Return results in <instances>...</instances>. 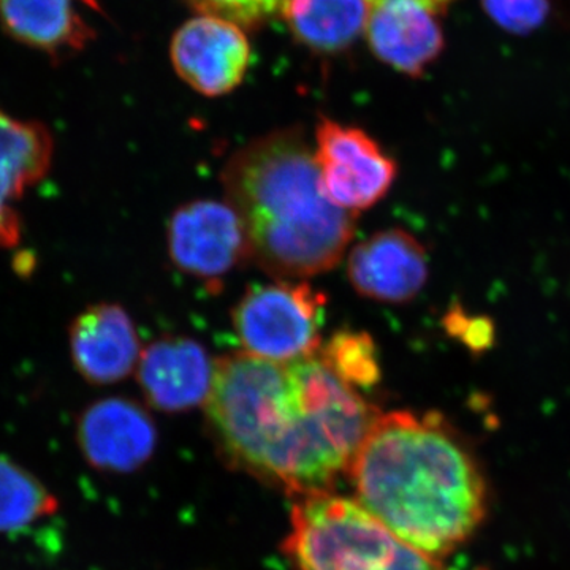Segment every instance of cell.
<instances>
[{
    "mask_svg": "<svg viewBox=\"0 0 570 570\" xmlns=\"http://www.w3.org/2000/svg\"><path fill=\"white\" fill-rule=\"evenodd\" d=\"M419 2H422L423 6L428 7L431 11H442L445 9V7L449 6L452 0H419Z\"/></svg>",
    "mask_w": 570,
    "mask_h": 570,
    "instance_id": "cell-22",
    "label": "cell"
},
{
    "mask_svg": "<svg viewBox=\"0 0 570 570\" xmlns=\"http://www.w3.org/2000/svg\"><path fill=\"white\" fill-rule=\"evenodd\" d=\"M346 478L371 517L434 558L466 543L489 517L482 464L438 412L379 415Z\"/></svg>",
    "mask_w": 570,
    "mask_h": 570,
    "instance_id": "cell-2",
    "label": "cell"
},
{
    "mask_svg": "<svg viewBox=\"0 0 570 570\" xmlns=\"http://www.w3.org/2000/svg\"><path fill=\"white\" fill-rule=\"evenodd\" d=\"M284 551L296 570H445L352 499L332 491L298 498Z\"/></svg>",
    "mask_w": 570,
    "mask_h": 570,
    "instance_id": "cell-4",
    "label": "cell"
},
{
    "mask_svg": "<svg viewBox=\"0 0 570 570\" xmlns=\"http://www.w3.org/2000/svg\"><path fill=\"white\" fill-rule=\"evenodd\" d=\"M366 29L374 55L409 77L422 75L444 48L434 11L419 0H374Z\"/></svg>",
    "mask_w": 570,
    "mask_h": 570,
    "instance_id": "cell-13",
    "label": "cell"
},
{
    "mask_svg": "<svg viewBox=\"0 0 570 570\" xmlns=\"http://www.w3.org/2000/svg\"><path fill=\"white\" fill-rule=\"evenodd\" d=\"M317 355L352 389H371L381 382V360L370 333L341 330L322 344Z\"/></svg>",
    "mask_w": 570,
    "mask_h": 570,
    "instance_id": "cell-17",
    "label": "cell"
},
{
    "mask_svg": "<svg viewBox=\"0 0 570 570\" xmlns=\"http://www.w3.org/2000/svg\"><path fill=\"white\" fill-rule=\"evenodd\" d=\"M170 55L179 77L206 97L234 91L250 63L249 41L238 24L208 14L175 33Z\"/></svg>",
    "mask_w": 570,
    "mask_h": 570,
    "instance_id": "cell-8",
    "label": "cell"
},
{
    "mask_svg": "<svg viewBox=\"0 0 570 570\" xmlns=\"http://www.w3.org/2000/svg\"><path fill=\"white\" fill-rule=\"evenodd\" d=\"M205 409L232 466L298 498L347 475L382 414L318 355L273 362L246 352L216 360Z\"/></svg>",
    "mask_w": 570,
    "mask_h": 570,
    "instance_id": "cell-1",
    "label": "cell"
},
{
    "mask_svg": "<svg viewBox=\"0 0 570 570\" xmlns=\"http://www.w3.org/2000/svg\"><path fill=\"white\" fill-rule=\"evenodd\" d=\"M58 509V498L33 472L0 455V534L28 530Z\"/></svg>",
    "mask_w": 570,
    "mask_h": 570,
    "instance_id": "cell-16",
    "label": "cell"
},
{
    "mask_svg": "<svg viewBox=\"0 0 570 570\" xmlns=\"http://www.w3.org/2000/svg\"><path fill=\"white\" fill-rule=\"evenodd\" d=\"M75 370L94 385L118 384L137 370L141 341L137 326L121 305L99 303L86 307L69 328Z\"/></svg>",
    "mask_w": 570,
    "mask_h": 570,
    "instance_id": "cell-12",
    "label": "cell"
},
{
    "mask_svg": "<svg viewBox=\"0 0 570 570\" xmlns=\"http://www.w3.org/2000/svg\"><path fill=\"white\" fill-rule=\"evenodd\" d=\"M430 265L426 249L403 228L376 232L358 243L348 255L347 276L356 294L404 305L425 287Z\"/></svg>",
    "mask_w": 570,
    "mask_h": 570,
    "instance_id": "cell-9",
    "label": "cell"
},
{
    "mask_svg": "<svg viewBox=\"0 0 570 570\" xmlns=\"http://www.w3.org/2000/svg\"><path fill=\"white\" fill-rule=\"evenodd\" d=\"M0 29L55 62L85 50L94 36L78 0H0Z\"/></svg>",
    "mask_w": 570,
    "mask_h": 570,
    "instance_id": "cell-14",
    "label": "cell"
},
{
    "mask_svg": "<svg viewBox=\"0 0 570 570\" xmlns=\"http://www.w3.org/2000/svg\"><path fill=\"white\" fill-rule=\"evenodd\" d=\"M225 200L242 217L250 261L269 276L303 279L340 264L354 238V213L322 190L314 151L302 130L265 135L225 165Z\"/></svg>",
    "mask_w": 570,
    "mask_h": 570,
    "instance_id": "cell-3",
    "label": "cell"
},
{
    "mask_svg": "<svg viewBox=\"0 0 570 570\" xmlns=\"http://www.w3.org/2000/svg\"><path fill=\"white\" fill-rule=\"evenodd\" d=\"M135 373L142 395L154 409L183 412L208 400L216 360L190 337L165 336L142 348Z\"/></svg>",
    "mask_w": 570,
    "mask_h": 570,
    "instance_id": "cell-11",
    "label": "cell"
},
{
    "mask_svg": "<svg viewBox=\"0 0 570 570\" xmlns=\"http://www.w3.org/2000/svg\"><path fill=\"white\" fill-rule=\"evenodd\" d=\"M77 442L89 466L130 472L151 459L157 430L140 404L121 396L104 397L81 412Z\"/></svg>",
    "mask_w": 570,
    "mask_h": 570,
    "instance_id": "cell-10",
    "label": "cell"
},
{
    "mask_svg": "<svg viewBox=\"0 0 570 570\" xmlns=\"http://www.w3.org/2000/svg\"><path fill=\"white\" fill-rule=\"evenodd\" d=\"M24 190L0 170V247L17 245L21 238V219L17 212V202Z\"/></svg>",
    "mask_w": 570,
    "mask_h": 570,
    "instance_id": "cell-20",
    "label": "cell"
},
{
    "mask_svg": "<svg viewBox=\"0 0 570 570\" xmlns=\"http://www.w3.org/2000/svg\"><path fill=\"white\" fill-rule=\"evenodd\" d=\"M167 245L176 268L197 279H220L250 261L245 225L227 200L179 206L168 220Z\"/></svg>",
    "mask_w": 570,
    "mask_h": 570,
    "instance_id": "cell-7",
    "label": "cell"
},
{
    "mask_svg": "<svg viewBox=\"0 0 570 570\" xmlns=\"http://www.w3.org/2000/svg\"><path fill=\"white\" fill-rule=\"evenodd\" d=\"M314 159L326 198L354 214L379 204L397 175L395 160L365 130L332 119L317 126Z\"/></svg>",
    "mask_w": 570,
    "mask_h": 570,
    "instance_id": "cell-6",
    "label": "cell"
},
{
    "mask_svg": "<svg viewBox=\"0 0 570 570\" xmlns=\"http://www.w3.org/2000/svg\"><path fill=\"white\" fill-rule=\"evenodd\" d=\"M326 296L309 284L254 285L236 303L232 321L246 354L273 362L317 355Z\"/></svg>",
    "mask_w": 570,
    "mask_h": 570,
    "instance_id": "cell-5",
    "label": "cell"
},
{
    "mask_svg": "<svg viewBox=\"0 0 570 570\" xmlns=\"http://www.w3.org/2000/svg\"><path fill=\"white\" fill-rule=\"evenodd\" d=\"M482 6L491 20L513 33L534 31L549 14V0H482Z\"/></svg>",
    "mask_w": 570,
    "mask_h": 570,
    "instance_id": "cell-18",
    "label": "cell"
},
{
    "mask_svg": "<svg viewBox=\"0 0 570 570\" xmlns=\"http://www.w3.org/2000/svg\"><path fill=\"white\" fill-rule=\"evenodd\" d=\"M445 328L450 335L460 337L468 347L480 351L485 348L493 340V326L485 318H475L469 321L466 316L456 307L452 313L445 316Z\"/></svg>",
    "mask_w": 570,
    "mask_h": 570,
    "instance_id": "cell-21",
    "label": "cell"
},
{
    "mask_svg": "<svg viewBox=\"0 0 570 570\" xmlns=\"http://www.w3.org/2000/svg\"><path fill=\"white\" fill-rule=\"evenodd\" d=\"M374 0H287L283 13L292 33L316 51L335 52L365 31Z\"/></svg>",
    "mask_w": 570,
    "mask_h": 570,
    "instance_id": "cell-15",
    "label": "cell"
},
{
    "mask_svg": "<svg viewBox=\"0 0 570 570\" xmlns=\"http://www.w3.org/2000/svg\"><path fill=\"white\" fill-rule=\"evenodd\" d=\"M208 17L223 18L235 24L253 26L283 10L287 0H187Z\"/></svg>",
    "mask_w": 570,
    "mask_h": 570,
    "instance_id": "cell-19",
    "label": "cell"
}]
</instances>
